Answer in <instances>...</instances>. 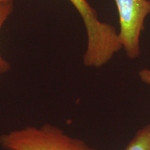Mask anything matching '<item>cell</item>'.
<instances>
[{
    "instance_id": "5",
    "label": "cell",
    "mask_w": 150,
    "mask_h": 150,
    "mask_svg": "<svg viewBox=\"0 0 150 150\" xmlns=\"http://www.w3.org/2000/svg\"><path fill=\"white\" fill-rule=\"evenodd\" d=\"M14 0H5L0 1V31L13 9ZM11 70V65L4 59L0 53V74H5Z\"/></svg>"
},
{
    "instance_id": "6",
    "label": "cell",
    "mask_w": 150,
    "mask_h": 150,
    "mask_svg": "<svg viewBox=\"0 0 150 150\" xmlns=\"http://www.w3.org/2000/svg\"><path fill=\"white\" fill-rule=\"evenodd\" d=\"M140 80L143 83L150 85V70L149 69H142L138 73Z\"/></svg>"
},
{
    "instance_id": "1",
    "label": "cell",
    "mask_w": 150,
    "mask_h": 150,
    "mask_svg": "<svg viewBox=\"0 0 150 150\" xmlns=\"http://www.w3.org/2000/svg\"><path fill=\"white\" fill-rule=\"evenodd\" d=\"M0 146L4 150H97L48 123L2 134L0 136Z\"/></svg>"
},
{
    "instance_id": "4",
    "label": "cell",
    "mask_w": 150,
    "mask_h": 150,
    "mask_svg": "<svg viewBox=\"0 0 150 150\" xmlns=\"http://www.w3.org/2000/svg\"><path fill=\"white\" fill-rule=\"evenodd\" d=\"M125 150H150V125L137 131Z\"/></svg>"
},
{
    "instance_id": "7",
    "label": "cell",
    "mask_w": 150,
    "mask_h": 150,
    "mask_svg": "<svg viewBox=\"0 0 150 150\" xmlns=\"http://www.w3.org/2000/svg\"><path fill=\"white\" fill-rule=\"evenodd\" d=\"M5 1V0H0V1Z\"/></svg>"
},
{
    "instance_id": "2",
    "label": "cell",
    "mask_w": 150,
    "mask_h": 150,
    "mask_svg": "<svg viewBox=\"0 0 150 150\" xmlns=\"http://www.w3.org/2000/svg\"><path fill=\"white\" fill-rule=\"evenodd\" d=\"M70 1L81 16L87 31L88 45L83 64L87 67H102L122 48L115 27L99 21L96 11L86 0Z\"/></svg>"
},
{
    "instance_id": "3",
    "label": "cell",
    "mask_w": 150,
    "mask_h": 150,
    "mask_svg": "<svg viewBox=\"0 0 150 150\" xmlns=\"http://www.w3.org/2000/svg\"><path fill=\"white\" fill-rule=\"evenodd\" d=\"M120 19L118 39L129 59L140 54V38L150 13V0H115Z\"/></svg>"
}]
</instances>
